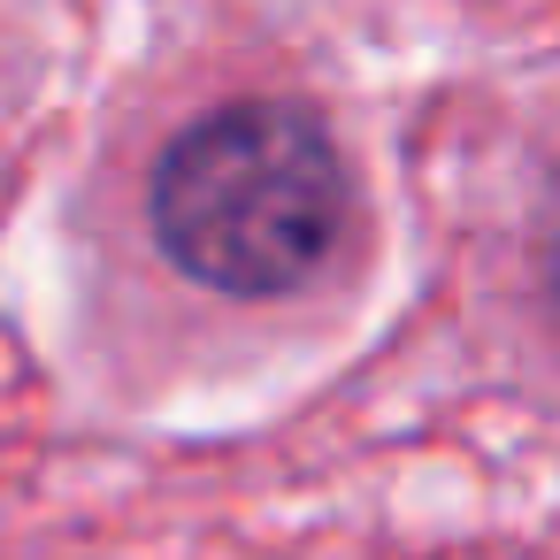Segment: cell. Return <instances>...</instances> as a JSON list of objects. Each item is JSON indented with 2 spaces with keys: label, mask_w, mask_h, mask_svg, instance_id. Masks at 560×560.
<instances>
[{
  "label": "cell",
  "mask_w": 560,
  "mask_h": 560,
  "mask_svg": "<svg viewBox=\"0 0 560 560\" xmlns=\"http://www.w3.org/2000/svg\"><path fill=\"white\" fill-rule=\"evenodd\" d=\"M147 223L192 284L223 300H292L353 231V170L307 101H223L162 147Z\"/></svg>",
  "instance_id": "obj_1"
},
{
  "label": "cell",
  "mask_w": 560,
  "mask_h": 560,
  "mask_svg": "<svg viewBox=\"0 0 560 560\" xmlns=\"http://www.w3.org/2000/svg\"><path fill=\"white\" fill-rule=\"evenodd\" d=\"M537 269L560 300V162H552V185H545V215H537Z\"/></svg>",
  "instance_id": "obj_2"
}]
</instances>
